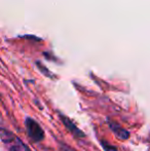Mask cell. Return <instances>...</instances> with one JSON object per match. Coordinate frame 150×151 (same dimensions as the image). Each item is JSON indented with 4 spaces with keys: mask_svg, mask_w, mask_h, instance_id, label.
<instances>
[{
    "mask_svg": "<svg viewBox=\"0 0 150 151\" xmlns=\"http://www.w3.org/2000/svg\"><path fill=\"white\" fill-rule=\"evenodd\" d=\"M1 140L9 151H32L20 138L3 127L1 129Z\"/></svg>",
    "mask_w": 150,
    "mask_h": 151,
    "instance_id": "obj_1",
    "label": "cell"
},
{
    "mask_svg": "<svg viewBox=\"0 0 150 151\" xmlns=\"http://www.w3.org/2000/svg\"><path fill=\"white\" fill-rule=\"evenodd\" d=\"M25 127H26L27 134L33 143H40L44 140L45 134H44L43 129L40 127V124L35 119L31 117H26Z\"/></svg>",
    "mask_w": 150,
    "mask_h": 151,
    "instance_id": "obj_2",
    "label": "cell"
},
{
    "mask_svg": "<svg viewBox=\"0 0 150 151\" xmlns=\"http://www.w3.org/2000/svg\"><path fill=\"white\" fill-rule=\"evenodd\" d=\"M59 117H60V119L62 121L63 124L65 125V127H66V129H68L75 138H84L85 137L83 132H82L81 129H80L79 127H78L77 125H76L75 123L68 117V116L63 115L62 113L59 112Z\"/></svg>",
    "mask_w": 150,
    "mask_h": 151,
    "instance_id": "obj_3",
    "label": "cell"
},
{
    "mask_svg": "<svg viewBox=\"0 0 150 151\" xmlns=\"http://www.w3.org/2000/svg\"><path fill=\"white\" fill-rule=\"evenodd\" d=\"M107 124H108L109 129L113 132V134L120 140H128L130 138V132L126 131V129L121 127L120 124H118L117 122H115L114 120H111L110 118H107L106 120Z\"/></svg>",
    "mask_w": 150,
    "mask_h": 151,
    "instance_id": "obj_4",
    "label": "cell"
},
{
    "mask_svg": "<svg viewBox=\"0 0 150 151\" xmlns=\"http://www.w3.org/2000/svg\"><path fill=\"white\" fill-rule=\"evenodd\" d=\"M100 144L102 146V148L104 149V151H118L117 148L114 147L113 145H111L110 143H108L107 141H104V140H100Z\"/></svg>",
    "mask_w": 150,
    "mask_h": 151,
    "instance_id": "obj_5",
    "label": "cell"
},
{
    "mask_svg": "<svg viewBox=\"0 0 150 151\" xmlns=\"http://www.w3.org/2000/svg\"><path fill=\"white\" fill-rule=\"evenodd\" d=\"M60 149H61V151H75L74 149H72L71 147H69L67 144H61Z\"/></svg>",
    "mask_w": 150,
    "mask_h": 151,
    "instance_id": "obj_6",
    "label": "cell"
}]
</instances>
